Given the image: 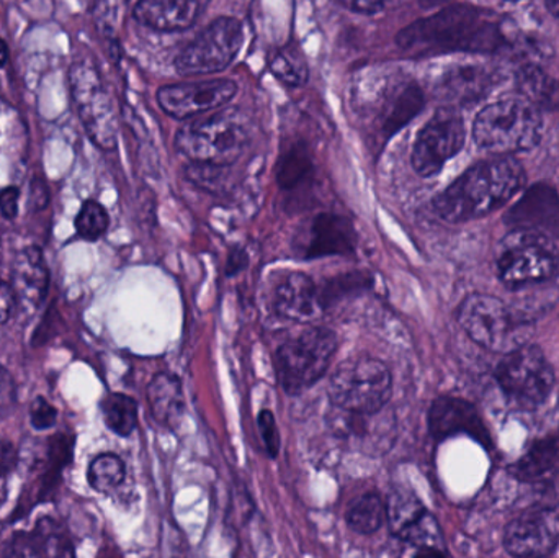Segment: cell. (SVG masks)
Returning a JSON list of instances; mask_svg holds the SVG:
<instances>
[{
	"mask_svg": "<svg viewBox=\"0 0 559 558\" xmlns=\"http://www.w3.org/2000/svg\"><path fill=\"white\" fill-rule=\"evenodd\" d=\"M242 38L245 33L238 19L219 16L180 51L174 62L176 71L186 78L223 71L235 61Z\"/></svg>",
	"mask_w": 559,
	"mask_h": 558,
	"instance_id": "11",
	"label": "cell"
},
{
	"mask_svg": "<svg viewBox=\"0 0 559 558\" xmlns=\"http://www.w3.org/2000/svg\"><path fill=\"white\" fill-rule=\"evenodd\" d=\"M558 268L559 252L550 236L512 229L499 245V277L509 288L545 284L557 275Z\"/></svg>",
	"mask_w": 559,
	"mask_h": 558,
	"instance_id": "5",
	"label": "cell"
},
{
	"mask_svg": "<svg viewBox=\"0 0 559 558\" xmlns=\"http://www.w3.org/2000/svg\"><path fill=\"white\" fill-rule=\"evenodd\" d=\"M16 307L19 304H16L12 285L0 278V324L7 323L12 318Z\"/></svg>",
	"mask_w": 559,
	"mask_h": 558,
	"instance_id": "39",
	"label": "cell"
},
{
	"mask_svg": "<svg viewBox=\"0 0 559 558\" xmlns=\"http://www.w3.org/2000/svg\"><path fill=\"white\" fill-rule=\"evenodd\" d=\"M496 379L502 392L524 408H537L550 396L555 385V372L540 347L522 344L504 359L496 370Z\"/></svg>",
	"mask_w": 559,
	"mask_h": 558,
	"instance_id": "10",
	"label": "cell"
},
{
	"mask_svg": "<svg viewBox=\"0 0 559 558\" xmlns=\"http://www.w3.org/2000/svg\"><path fill=\"white\" fill-rule=\"evenodd\" d=\"M506 225L511 229L542 233L559 238V195L548 183L531 187L509 210Z\"/></svg>",
	"mask_w": 559,
	"mask_h": 558,
	"instance_id": "17",
	"label": "cell"
},
{
	"mask_svg": "<svg viewBox=\"0 0 559 558\" xmlns=\"http://www.w3.org/2000/svg\"><path fill=\"white\" fill-rule=\"evenodd\" d=\"M236 92L238 84L231 79L182 82L160 87L157 104L169 117L186 120L223 107L235 98Z\"/></svg>",
	"mask_w": 559,
	"mask_h": 558,
	"instance_id": "14",
	"label": "cell"
},
{
	"mask_svg": "<svg viewBox=\"0 0 559 558\" xmlns=\"http://www.w3.org/2000/svg\"><path fill=\"white\" fill-rule=\"evenodd\" d=\"M424 92L419 85L413 82L397 85L393 91L388 92L378 111V128L384 140L393 136L394 133L406 127L419 111L423 110Z\"/></svg>",
	"mask_w": 559,
	"mask_h": 558,
	"instance_id": "25",
	"label": "cell"
},
{
	"mask_svg": "<svg viewBox=\"0 0 559 558\" xmlns=\"http://www.w3.org/2000/svg\"><path fill=\"white\" fill-rule=\"evenodd\" d=\"M151 413L159 425L176 429L186 412L182 383L170 373H157L147 387Z\"/></svg>",
	"mask_w": 559,
	"mask_h": 558,
	"instance_id": "26",
	"label": "cell"
},
{
	"mask_svg": "<svg viewBox=\"0 0 559 558\" xmlns=\"http://www.w3.org/2000/svg\"><path fill=\"white\" fill-rule=\"evenodd\" d=\"M251 141L248 118L235 108L190 121L180 128L176 147L193 164L231 166Z\"/></svg>",
	"mask_w": 559,
	"mask_h": 558,
	"instance_id": "3",
	"label": "cell"
},
{
	"mask_svg": "<svg viewBox=\"0 0 559 558\" xmlns=\"http://www.w3.org/2000/svg\"><path fill=\"white\" fill-rule=\"evenodd\" d=\"M452 2V0H419L420 5L430 9V7L442 5V3Z\"/></svg>",
	"mask_w": 559,
	"mask_h": 558,
	"instance_id": "45",
	"label": "cell"
},
{
	"mask_svg": "<svg viewBox=\"0 0 559 558\" xmlns=\"http://www.w3.org/2000/svg\"><path fill=\"white\" fill-rule=\"evenodd\" d=\"M337 351V336L324 327L308 328L286 341L277 353L278 380L289 395L301 393L324 377Z\"/></svg>",
	"mask_w": 559,
	"mask_h": 558,
	"instance_id": "8",
	"label": "cell"
},
{
	"mask_svg": "<svg viewBox=\"0 0 559 558\" xmlns=\"http://www.w3.org/2000/svg\"><path fill=\"white\" fill-rule=\"evenodd\" d=\"M559 465V435L534 442L512 472L524 482H542Z\"/></svg>",
	"mask_w": 559,
	"mask_h": 558,
	"instance_id": "27",
	"label": "cell"
},
{
	"mask_svg": "<svg viewBox=\"0 0 559 558\" xmlns=\"http://www.w3.org/2000/svg\"><path fill=\"white\" fill-rule=\"evenodd\" d=\"M388 2L390 0H338V3L350 12L367 13V15L380 12Z\"/></svg>",
	"mask_w": 559,
	"mask_h": 558,
	"instance_id": "42",
	"label": "cell"
},
{
	"mask_svg": "<svg viewBox=\"0 0 559 558\" xmlns=\"http://www.w3.org/2000/svg\"><path fill=\"white\" fill-rule=\"evenodd\" d=\"M9 62V45H7L5 39L0 38V68Z\"/></svg>",
	"mask_w": 559,
	"mask_h": 558,
	"instance_id": "44",
	"label": "cell"
},
{
	"mask_svg": "<svg viewBox=\"0 0 559 558\" xmlns=\"http://www.w3.org/2000/svg\"><path fill=\"white\" fill-rule=\"evenodd\" d=\"M547 5L550 12L559 19V0H547Z\"/></svg>",
	"mask_w": 559,
	"mask_h": 558,
	"instance_id": "46",
	"label": "cell"
},
{
	"mask_svg": "<svg viewBox=\"0 0 559 558\" xmlns=\"http://www.w3.org/2000/svg\"><path fill=\"white\" fill-rule=\"evenodd\" d=\"M20 190L10 186L0 190V213L3 218L13 219L19 215Z\"/></svg>",
	"mask_w": 559,
	"mask_h": 558,
	"instance_id": "38",
	"label": "cell"
},
{
	"mask_svg": "<svg viewBox=\"0 0 559 558\" xmlns=\"http://www.w3.org/2000/svg\"><path fill=\"white\" fill-rule=\"evenodd\" d=\"M56 419H58V409L48 400L43 396L33 400L32 406H29V422L36 431H46V429L52 428L56 425Z\"/></svg>",
	"mask_w": 559,
	"mask_h": 558,
	"instance_id": "35",
	"label": "cell"
},
{
	"mask_svg": "<svg viewBox=\"0 0 559 558\" xmlns=\"http://www.w3.org/2000/svg\"><path fill=\"white\" fill-rule=\"evenodd\" d=\"M558 543L559 517L545 507L522 514L506 530V549L515 557H547Z\"/></svg>",
	"mask_w": 559,
	"mask_h": 558,
	"instance_id": "15",
	"label": "cell"
},
{
	"mask_svg": "<svg viewBox=\"0 0 559 558\" xmlns=\"http://www.w3.org/2000/svg\"><path fill=\"white\" fill-rule=\"evenodd\" d=\"M5 556L10 557H74V546L68 531L52 518H43L32 531H20L10 541Z\"/></svg>",
	"mask_w": 559,
	"mask_h": 558,
	"instance_id": "21",
	"label": "cell"
},
{
	"mask_svg": "<svg viewBox=\"0 0 559 558\" xmlns=\"http://www.w3.org/2000/svg\"><path fill=\"white\" fill-rule=\"evenodd\" d=\"M69 88L79 120L92 143L104 151L114 150L118 138L114 102L102 82L100 72L88 59H81L71 66Z\"/></svg>",
	"mask_w": 559,
	"mask_h": 558,
	"instance_id": "9",
	"label": "cell"
},
{
	"mask_svg": "<svg viewBox=\"0 0 559 558\" xmlns=\"http://www.w3.org/2000/svg\"><path fill=\"white\" fill-rule=\"evenodd\" d=\"M312 176V161L308 147L296 143L278 161L277 180L283 190H295Z\"/></svg>",
	"mask_w": 559,
	"mask_h": 558,
	"instance_id": "30",
	"label": "cell"
},
{
	"mask_svg": "<svg viewBox=\"0 0 559 558\" xmlns=\"http://www.w3.org/2000/svg\"><path fill=\"white\" fill-rule=\"evenodd\" d=\"M465 144V123L455 108H440L420 130L413 150V167L419 176L432 177Z\"/></svg>",
	"mask_w": 559,
	"mask_h": 558,
	"instance_id": "13",
	"label": "cell"
},
{
	"mask_svg": "<svg viewBox=\"0 0 559 558\" xmlns=\"http://www.w3.org/2000/svg\"><path fill=\"white\" fill-rule=\"evenodd\" d=\"M519 85L532 102L547 100L550 95V82L537 68H528L521 72Z\"/></svg>",
	"mask_w": 559,
	"mask_h": 558,
	"instance_id": "34",
	"label": "cell"
},
{
	"mask_svg": "<svg viewBox=\"0 0 559 558\" xmlns=\"http://www.w3.org/2000/svg\"><path fill=\"white\" fill-rule=\"evenodd\" d=\"M12 288L16 304L33 311L43 304L48 294L49 272L41 249L32 246L16 256L12 268Z\"/></svg>",
	"mask_w": 559,
	"mask_h": 558,
	"instance_id": "23",
	"label": "cell"
},
{
	"mask_svg": "<svg viewBox=\"0 0 559 558\" xmlns=\"http://www.w3.org/2000/svg\"><path fill=\"white\" fill-rule=\"evenodd\" d=\"M275 310L286 320L308 323L324 310L321 292L311 277L301 272H293L283 278L275 292Z\"/></svg>",
	"mask_w": 559,
	"mask_h": 558,
	"instance_id": "22",
	"label": "cell"
},
{
	"mask_svg": "<svg viewBox=\"0 0 559 558\" xmlns=\"http://www.w3.org/2000/svg\"><path fill=\"white\" fill-rule=\"evenodd\" d=\"M248 264V252H246L242 248H233L231 251H229L228 265H226V274H228L229 277H233V275L245 271V268Z\"/></svg>",
	"mask_w": 559,
	"mask_h": 558,
	"instance_id": "43",
	"label": "cell"
},
{
	"mask_svg": "<svg viewBox=\"0 0 559 558\" xmlns=\"http://www.w3.org/2000/svg\"><path fill=\"white\" fill-rule=\"evenodd\" d=\"M401 51L413 58L445 52H495L506 45L495 13L473 5H452L417 20L396 36Z\"/></svg>",
	"mask_w": 559,
	"mask_h": 558,
	"instance_id": "1",
	"label": "cell"
},
{
	"mask_svg": "<svg viewBox=\"0 0 559 558\" xmlns=\"http://www.w3.org/2000/svg\"><path fill=\"white\" fill-rule=\"evenodd\" d=\"M271 71L283 84L298 87L308 82V64L302 59L301 52L295 48L278 49L271 59Z\"/></svg>",
	"mask_w": 559,
	"mask_h": 558,
	"instance_id": "32",
	"label": "cell"
},
{
	"mask_svg": "<svg viewBox=\"0 0 559 558\" xmlns=\"http://www.w3.org/2000/svg\"><path fill=\"white\" fill-rule=\"evenodd\" d=\"M210 0H138L134 20L156 32H183L199 22Z\"/></svg>",
	"mask_w": 559,
	"mask_h": 558,
	"instance_id": "20",
	"label": "cell"
},
{
	"mask_svg": "<svg viewBox=\"0 0 559 558\" xmlns=\"http://www.w3.org/2000/svg\"><path fill=\"white\" fill-rule=\"evenodd\" d=\"M542 128L540 111L532 102L506 98L489 105L476 117L473 134L483 150L511 154L537 146Z\"/></svg>",
	"mask_w": 559,
	"mask_h": 558,
	"instance_id": "4",
	"label": "cell"
},
{
	"mask_svg": "<svg viewBox=\"0 0 559 558\" xmlns=\"http://www.w3.org/2000/svg\"><path fill=\"white\" fill-rule=\"evenodd\" d=\"M393 379L386 364L374 357H354L335 369L329 383L332 406L354 413H377L386 408Z\"/></svg>",
	"mask_w": 559,
	"mask_h": 558,
	"instance_id": "6",
	"label": "cell"
},
{
	"mask_svg": "<svg viewBox=\"0 0 559 558\" xmlns=\"http://www.w3.org/2000/svg\"><path fill=\"white\" fill-rule=\"evenodd\" d=\"M524 167L512 157H496L469 167L433 200L440 218L463 223L501 209L524 187Z\"/></svg>",
	"mask_w": 559,
	"mask_h": 558,
	"instance_id": "2",
	"label": "cell"
},
{
	"mask_svg": "<svg viewBox=\"0 0 559 558\" xmlns=\"http://www.w3.org/2000/svg\"><path fill=\"white\" fill-rule=\"evenodd\" d=\"M429 428L439 441L455 435L472 436L485 446L491 441L478 409L466 400L453 396H440L433 402L429 412Z\"/></svg>",
	"mask_w": 559,
	"mask_h": 558,
	"instance_id": "18",
	"label": "cell"
},
{
	"mask_svg": "<svg viewBox=\"0 0 559 558\" xmlns=\"http://www.w3.org/2000/svg\"><path fill=\"white\" fill-rule=\"evenodd\" d=\"M463 330L478 346L511 353L527 341V321L491 295H469L459 308Z\"/></svg>",
	"mask_w": 559,
	"mask_h": 558,
	"instance_id": "7",
	"label": "cell"
},
{
	"mask_svg": "<svg viewBox=\"0 0 559 558\" xmlns=\"http://www.w3.org/2000/svg\"><path fill=\"white\" fill-rule=\"evenodd\" d=\"M357 235L354 226L344 216L322 213L316 216L309 228L308 258H322V256L347 254L355 249Z\"/></svg>",
	"mask_w": 559,
	"mask_h": 558,
	"instance_id": "24",
	"label": "cell"
},
{
	"mask_svg": "<svg viewBox=\"0 0 559 558\" xmlns=\"http://www.w3.org/2000/svg\"><path fill=\"white\" fill-rule=\"evenodd\" d=\"M384 503L390 533L401 543L414 547V556H447L439 523L413 491L396 488Z\"/></svg>",
	"mask_w": 559,
	"mask_h": 558,
	"instance_id": "12",
	"label": "cell"
},
{
	"mask_svg": "<svg viewBox=\"0 0 559 558\" xmlns=\"http://www.w3.org/2000/svg\"><path fill=\"white\" fill-rule=\"evenodd\" d=\"M19 462L15 446L0 438V478L9 475Z\"/></svg>",
	"mask_w": 559,
	"mask_h": 558,
	"instance_id": "41",
	"label": "cell"
},
{
	"mask_svg": "<svg viewBox=\"0 0 559 558\" xmlns=\"http://www.w3.org/2000/svg\"><path fill=\"white\" fill-rule=\"evenodd\" d=\"M48 203V186H46L45 180L35 177V179L32 180V186H29V209H32L33 212H39V210L46 209Z\"/></svg>",
	"mask_w": 559,
	"mask_h": 558,
	"instance_id": "40",
	"label": "cell"
},
{
	"mask_svg": "<svg viewBox=\"0 0 559 558\" xmlns=\"http://www.w3.org/2000/svg\"><path fill=\"white\" fill-rule=\"evenodd\" d=\"M328 425L337 438L355 441L367 452H386L393 444L394 418L377 413H354L332 406Z\"/></svg>",
	"mask_w": 559,
	"mask_h": 558,
	"instance_id": "16",
	"label": "cell"
},
{
	"mask_svg": "<svg viewBox=\"0 0 559 558\" xmlns=\"http://www.w3.org/2000/svg\"><path fill=\"white\" fill-rule=\"evenodd\" d=\"M258 425L269 455H271L272 459L277 458L280 451V435L274 413H272L271 409H262L258 418Z\"/></svg>",
	"mask_w": 559,
	"mask_h": 558,
	"instance_id": "36",
	"label": "cell"
},
{
	"mask_svg": "<svg viewBox=\"0 0 559 558\" xmlns=\"http://www.w3.org/2000/svg\"><path fill=\"white\" fill-rule=\"evenodd\" d=\"M75 231L85 241H97L107 233L110 216L97 200H87L74 219Z\"/></svg>",
	"mask_w": 559,
	"mask_h": 558,
	"instance_id": "33",
	"label": "cell"
},
{
	"mask_svg": "<svg viewBox=\"0 0 559 558\" xmlns=\"http://www.w3.org/2000/svg\"><path fill=\"white\" fill-rule=\"evenodd\" d=\"M16 402L15 382L5 367L0 366V419L5 418Z\"/></svg>",
	"mask_w": 559,
	"mask_h": 558,
	"instance_id": "37",
	"label": "cell"
},
{
	"mask_svg": "<svg viewBox=\"0 0 559 558\" xmlns=\"http://www.w3.org/2000/svg\"><path fill=\"white\" fill-rule=\"evenodd\" d=\"M499 82L498 72L485 66H453L436 82V95L452 105H468L485 98Z\"/></svg>",
	"mask_w": 559,
	"mask_h": 558,
	"instance_id": "19",
	"label": "cell"
},
{
	"mask_svg": "<svg viewBox=\"0 0 559 558\" xmlns=\"http://www.w3.org/2000/svg\"><path fill=\"white\" fill-rule=\"evenodd\" d=\"M124 464L118 455L100 454L91 462L87 471L88 485L98 494L108 495L117 490L124 480Z\"/></svg>",
	"mask_w": 559,
	"mask_h": 558,
	"instance_id": "31",
	"label": "cell"
},
{
	"mask_svg": "<svg viewBox=\"0 0 559 558\" xmlns=\"http://www.w3.org/2000/svg\"><path fill=\"white\" fill-rule=\"evenodd\" d=\"M105 425L115 435L128 438L136 429L138 403L124 393H110L100 405Z\"/></svg>",
	"mask_w": 559,
	"mask_h": 558,
	"instance_id": "29",
	"label": "cell"
},
{
	"mask_svg": "<svg viewBox=\"0 0 559 558\" xmlns=\"http://www.w3.org/2000/svg\"><path fill=\"white\" fill-rule=\"evenodd\" d=\"M345 523L354 533L374 534L386 523V503L377 494H365L355 498L345 513Z\"/></svg>",
	"mask_w": 559,
	"mask_h": 558,
	"instance_id": "28",
	"label": "cell"
}]
</instances>
